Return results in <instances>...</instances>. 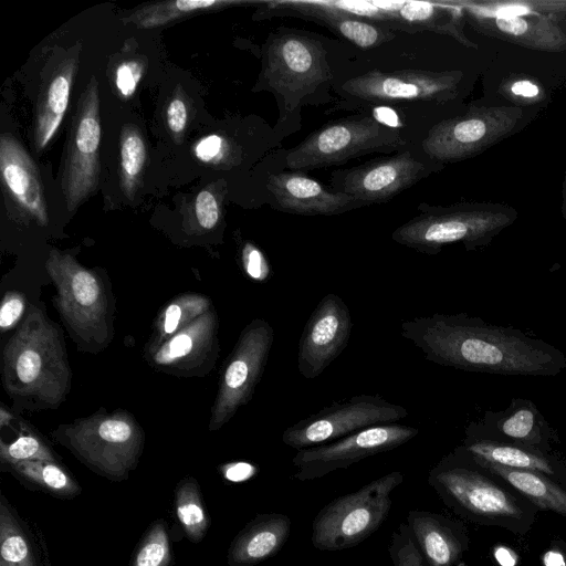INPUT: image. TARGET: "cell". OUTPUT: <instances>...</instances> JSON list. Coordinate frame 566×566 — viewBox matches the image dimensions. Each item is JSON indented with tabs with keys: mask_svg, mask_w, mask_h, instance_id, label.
Returning <instances> with one entry per match:
<instances>
[{
	"mask_svg": "<svg viewBox=\"0 0 566 566\" xmlns=\"http://www.w3.org/2000/svg\"><path fill=\"white\" fill-rule=\"evenodd\" d=\"M99 142L98 82L92 75L77 102L66 139L61 186L69 211L75 210L98 186Z\"/></svg>",
	"mask_w": 566,
	"mask_h": 566,
	"instance_id": "cell-11",
	"label": "cell"
},
{
	"mask_svg": "<svg viewBox=\"0 0 566 566\" xmlns=\"http://www.w3.org/2000/svg\"><path fill=\"white\" fill-rule=\"evenodd\" d=\"M474 459L509 482L539 511H551L566 518V489L556 479L538 471L505 468Z\"/></svg>",
	"mask_w": 566,
	"mask_h": 566,
	"instance_id": "cell-26",
	"label": "cell"
},
{
	"mask_svg": "<svg viewBox=\"0 0 566 566\" xmlns=\"http://www.w3.org/2000/svg\"><path fill=\"white\" fill-rule=\"evenodd\" d=\"M290 516L279 512L256 514L233 537L227 553L229 566H254L276 555L291 534Z\"/></svg>",
	"mask_w": 566,
	"mask_h": 566,
	"instance_id": "cell-23",
	"label": "cell"
},
{
	"mask_svg": "<svg viewBox=\"0 0 566 566\" xmlns=\"http://www.w3.org/2000/svg\"><path fill=\"white\" fill-rule=\"evenodd\" d=\"M406 524L428 566H458L470 548L465 524L449 515L411 510Z\"/></svg>",
	"mask_w": 566,
	"mask_h": 566,
	"instance_id": "cell-19",
	"label": "cell"
},
{
	"mask_svg": "<svg viewBox=\"0 0 566 566\" xmlns=\"http://www.w3.org/2000/svg\"><path fill=\"white\" fill-rule=\"evenodd\" d=\"M214 306L157 345H145L144 358L154 369L177 377H202L220 353Z\"/></svg>",
	"mask_w": 566,
	"mask_h": 566,
	"instance_id": "cell-13",
	"label": "cell"
},
{
	"mask_svg": "<svg viewBox=\"0 0 566 566\" xmlns=\"http://www.w3.org/2000/svg\"><path fill=\"white\" fill-rule=\"evenodd\" d=\"M240 263L245 276L256 283H265L272 276V266L253 242L245 241L240 249Z\"/></svg>",
	"mask_w": 566,
	"mask_h": 566,
	"instance_id": "cell-36",
	"label": "cell"
},
{
	"mask_svg": "<svg viewBox=\"0 0 566 566\" xmlns=\"http://www.w3.org/2000/svg\"><path fill=\"white\" fill-rule=\"evenodd\" d=\"M25 296L18 291H8L1 302L0 307V328L4 333L19 325L28 310Z\"/></svg>",
	"mask_w": 566,
	"mask_h": 566,
	"instance_id": "cell-39",
	"label": "cell"
},
{
	"mask_svg": "<svg viewBox=\"0 0 566 566\" xmlns=\"http://www.w3.org/2000/svg\"><path fill=\"white\" fill-rule=\"evenodd\" d=\"M332 77L321 42L298 32L277 31L269 36L261 78L282 98L286 109Z\"/></svg>",
	"mask_w": 566,
	"mask_h": 566,
	"instance_id": "cell-8",
	"label": "cell"
},
{
	"mask_svg": "<svg viewBox=\"0 0 566 566\" xmlns=\"http://www.w3.org/2000/svg\"><path fill=\"white\" fill-rule=\"evenodd\" d=\"M427 480L447 507L473 524L495 526L524 536L541 512L460 446L432 467Z\"/></svg>",
	"mask_w": 566,
	"mask_h": 566,
	"instance_id": "cell-3",
	"label": "cell"
},
{
	"mask_svg": "<svg viewBox=\"0 0 566 566\" xmlns=\"http://www.w3.org/2000/svg\"><path fill=\"white\" fill-rule=\"evenodd\" d=\"M171 548L167 523L156 520L138 542L129 566H171Z\"/></svg>",
	"mask_w": 566,
	"mask_h": 566,
	"instance_id": "cell-34",
	"label": "cell"
},
{
	"mask_svg": "<svg viewBox=\"0 0 566 566\" xmlns=\"http://www.w3.org/2000/svg\"><path fill=\"white\" fill-rule=\"evenodd\" d=\"M353 328L344 300L328 293L306 321L297 348V369L306 379L317 378L346 348Z\"/></svg>",
	"mask_w": 566,
	"mask_h": 566,
	"instance_id": "cell-16",
	"label": "cell"
},
{
	"mask_svg": "<svg viewBox=\"0 0 566 566\" xmlns=\"http://www.w3.org/2000/svg\"><path fill=\"white\" fill-rule=\"evenodd\" d=\"M400 334L427 360L465 371L549 377L566 369V356L555 346L467 313L417 316L401 323Z\"/></svg>",
	"mask_w": 566,
	"mask_h": 566,
	"instance_id": "cell-1",
	"label": "cell"
},
{
	"mask_svg": "<svg viewBox=\"0 0 566 566\" xmlns=\"http://www.w3.org/2000/svg\"><path fill=\"white\" fill-rule=\"evenodd\" d=\"M244 3L233 0H174L147 3L136 8L123 18L125 23H133L139 29H153L166 25L195 13L220 10L230 6Z\"/></svg>",
	"mask_w": 566,
	"mask_h": 566,
	"instance_id": "cell-28",
	"label": "cell"
},
{
	"mask_svg": "<svg viewBox=\"0 0 566 566\" xmlns=\"http://www.w3.org/2000/svg\"><path fill=\"white\" fill-rule=\"evenodd\" d=\"M403 481L402 472L392 471L324 505L312 522L313 546L336 552L367 539L387 520L391 495Z\"/></svg>",
	"mask_w": 566,
	"mask_h": 566,
	"instance_id": "cell-6",
	"label": "cell"
},
{
	"mask_svg": "<svg viewBox=\"0 0 566 566\" xmlns=\"http://www.w3.org/2000/svg\"><path fill=\"white\" fill-rule=\"evenodd\" d=\"M420 213L394 230L398 244L426 254H437L451 243L463 242L467 250L489 242L494 229L479 216L455 209L419 206Z\"/></svg>",
	"mask_w": 566,
	"mask_h": 566,
	"instance_id": "cell-14",
	"label": "cell"
},
{
	"mask_svg": "<svg viewBox=\"0 0 566 566\" xmlns=\"http://www.w3.org/2000/svg\"><path fill=\"white\" fill-rule=\"evenodd\" d=\"M419 429L399 423L377 424L338 440L296 451L292 464L297 481L323 478L369 457L397 449L412 440Z\"/></svg>",
	"mask_w": 566,
	"mask_h": 566,
	"instance_id": "cell-12",
	"label": "cell"
},
{
	"mask_svg": "<svg viewBox=\"0 0 566 566\" xmlns=\"http://www.w3.org/2000/svg\"><path fill=\"white\" fill-rule=\"evenodd\" d=\"M20 429L19 436L12 442L0 441L2 465L32 460L61 462L44 438L23 419H20Z\"/></svg>",
	"mask_w": 566,
	"mask_h": 566,
	"instance_id": "cell-33",
	"label": "cell"
},
{
	"mask_svg": "<svg viewBox=\"0 0 566 566\" xmlns=\"http://www.w3.org/2000/svg\"><path fill=\"white\" fill-rule=\"evenodd\" d=\"M174 507L186 537L191 543L201 542L211 521L200 486L193 476H186L177 483L174 491Z\"/></svg>",
	"mask_w": 566,
	"mask_h": 566,
	"instance_id": "cell-30",
	"label": "cell"
},
{
	"mask_svg": "<svg viewBox=\"0 0 566 566\" xmlns=\"http://www.w3.org/2000/svg\"><path fill=\"white\" fill-rule=\"evenodd\" d=\"M460 447L472 457L505 468L532 470L556 479L562 458L514 443L465 434Z\"/></svg>",
	"mask_w": 566,
	"mask_h": 566,
	"instance_id": "cell-25",
	"label": "cell"
},
{
	"mask_svg": "<svg viewBox=\"0 0 566 566\" xmlns=\"http://www.w3.org/2000/svg\"><path fill=\"white\" fill-rule=\"evenodd\" d=\"M405 144L399 129L376 116L348 117L313 132L289 151L286 164L298 171L325 168L366 154L392 151Z\"/></svg>",
	"mask_w": 566,
	"mask_h": 566,
	"instance_id": "cell-7",
	"label": "cell"
},
{
	"mask_svg": "<svg viewBox=\"0 0 566 566\" xmlns=\"http://www.w3.org/2000/svg\"><path fill=\"white\" fill-rule=\"evenodd\" d=\"M259 469L245 461L230 462L220 468L222 476L230 482H243L253 478Z\"/></svg>",
	"mask_w": 566,
	"mask_h": 566,
	"instance_id": "cell-42",
	"label": "cell"
},
{
	"mask_svg": "<svg viewBox=\"0 0 566 566\" xmlns=\"http://www.w3.org/2000/svg\"><path fill=\"white\" fill-rule=\"evenodd\" d=\"M51 434L86 468L112 481L128 479L145 444L144 429L130 412L122 409H99L59 424Z\"/></svg>",
	"mask_w": 566,
	"mask_h": 566,
	"instance_id": "cell-5",
	"label": "cell"
},
{
	"mask_svg": "<svg viewBox=\"0 0 566 566\" xmlns=\"http://www.w3.org/2000/svg\"><path fill=\"white\" fill-rule=\"evenodd\" d=\"M45 270L56 290L54 306L77 349L104 350L115 335V303L107 277L57 249L50 250Z\"/></svg>",
	"mask_w": 566,
	"mask_h": 566,
	"instance_id": "cell-4",
	"label": "cell"
},
{
	"mask_svg": "<svg viewBox=\"0 0 566 566\" xmlns=\"http://www.w3.org/2000/svg\"><path fill=\"white\" fill-rule=\"evenodd\" d=\"M144 65L138 60L123 61L115 71V85L119 95L129 98L143 76Z\"/></svg>",
	"mask_w": 566,
	"mask_h": 566,
	"instance_id": "cell-40",
	"label": "cell"
},
{
	"mask_svg": "<svg viewBox=\"0 0 566 566\" xmlns=\"http://www.w3.org/2000/svg\"><path fill=\"white\" fill-rule=\"evenodd\" d=\"M556 480L566 489V460L562 459L556 472Z\"/></svg>",
	"mask_w": 566,
	"mask_h": 566,
	"instance_id": "cell-45",
	"label": "cell"
},
{
	"mask_svg": "<svg viewBox=\"0 0 566 566\" xmlns=\"http://www.w3.org/2000/svg\"><path fill=\"white\" fill-rule=\"evenodd\" d=\"M0 566H36L31 542L3 495L0 502Z\"/></svg>",
	"mask_w": 566,
	"mask_h": 566,
	"instance_id": "cell-31",
	"label": "cell"
},
{
	"mask_svg": "<svg viewBox=\"0 0 566 566\" xmlns=\"http://www.w3.org/2000/svg\"><path fill=\"white\" fill-rule=\"evenodd\" d=\"M451 88V75L424 70H375L353 77L342 86L347 95L373 104L440 101Z\"/></svg>",
	"mask_w": 566,
	"mask_h": 566,
	"instance_id": "cell-17",
	"label": "cell"
},
{
	"mask_svg": "<svg viewBox=\"0 0 566 566\" xmlns=\"http://www.w3.org/2000/svg\"><path fill=\"white\" fill-rule=\"evenodd\" d=\"M426 172L424 163L406 150L336 170L331 182L333 190L371 205L391 199L423 178Z\"/></svg>",
	"mask_w": 566,
	"mask_h": 566,
	"instance_id": "cell-15",
	"label": "cell"
},
{
	"mask_svg": "<svg viewBox=\"0 0 566 566\" xmlns=\"http://www.w3.org/2000/svg\"><path fill=\"white\" fill-rule=\"evenodd\" d=\"M1 381L18 410L56 409L71 390L64 336L45 307L30 303L2 348Z\"/></svg>",
	"mask_w": 566,
	"mask_h": 566,
	"instance_id": "cell-2",
	"label": "cell"
},
{
	"mask_svg": "<svg viewBox=\"0 0 566 566\" xmlns=\"http://www.w3.org/2000/svg\"><path fill=\"white\" fill-rule=\"evenodd\" d=\"M76 70V57L67 56L54 65L42 81L33 129L38 151L48 146L63 120Z\"/></svg>",
	"mask_w": 566,
	"mask_h": 566,
	"instance_id": "cell-24",
	"label": "cell"
},
{
	"mask_svg": "<svg viewBox=\"0 0 566 566\" xmlns=\"http://www.w3.org/2000/svg\"><path fill=\"white\" fill-rule=\"evenodd\" d=\"M512 92L515 95L534 97L538 94V87L530 81L521 80L512 85Z\"/></svg>",
	"mask_w": 566,
	"mask_h": 566,
	"instance_id": "cell-44",
	"label": "cell"
},
{
	"mask_svg": "<svg viewBox=\"0 0 566 566\" xmlns=\"http://www.w3.org/2000/svg\"><path fill=\"white\" fill-rule=\"evenodd\" d=\"M497 28L510 34L518 35L526 31L527 22L517 15H500L496 19Z\"/></svg>",
	"mask_w": 566,
	"mask_h": 566,
	"instance_id": "cell-43",
	"label": "cell"
},
{
	"mask_svg": "<svg viewBox=\"0 0 566 566\" xmlns=\"http://www.w3.org/2000/svg\"><path fill=\"white\" fill-rule=\"evenodd\" d=\"M220 205L216 193L210 189L201 190L195 201V214L203 230H213L220 221Z\"/></svg>",
	"mask_w": 566,
	"mask_h": 566,
	"instance_id": "cell-38",
	"label": "cell"
},
{
	"mask_svg": "<svg viewBox=\"0 0 566 566\" xmlns=\"http://www.w3.org/2000/svg\"><path fill=\"white\" fill-rule=\"evenodd\" d=\"M274 15H294L326 25L334 33L363 49L389 41L394 32L380 24L360 20L338 8L334 1L264 2Z\"/></svg>",
	"mask_w": 566,
	"mask_h": 566,
	"instance_id": "cell-22",
	"label": "cell"
},
{
	"mask_svg": "<svg viewBox=\"0 0 566 566\" xmlns=\"http://www.w3.org/2000/svg\"><path fill=\"white\" fill-rule=\"evenodd\" d=\"M212 307L211 300L200 293H184L175 296L158 312L154 333L147 344H160Z\"/></svg>",
	"mask_w": 566,
	"mask_h": 566,
	"instance_id": "cell-29",
	"label": "cell"
},
{
	"mask_svg": "<svg viewBox=\"0 0 566 566\" xmlns=\"http://www.w3.org/2000/svg\"><path fill=\"white\" fill-rule=\"evenodd\" d=\"M227 148V142L221 136L211 134L197 143L195 146V155L203 163H213L223 157Z\"/></svg>",
	"mask_w": 566,
	"mask_h": 566,
	"instance_id": "cell-41",
	"label": "cell"
},
{
	"mask_svg": "<svg viewBox=\"0 0 566 566\" xmlns=\"http://www.w3.org/2000/svg\"><path fill=\"white\" fill-rule=\"evenodd\" d=\"M388 554L394 566H428L419 553L406 523L391 534Z\"/></svg>",
	"mask_w": 566,
	"mask_h": 566,
	"instance_id": "cell-35",
	"label": "cell"
},
{
	"mask_svg": "<svg viewBox=\"0 0 566 566\" xmlns=\"http://www.w3.org/2000/svg\"><path fill=\"white\" fill-rule=\"evenodd\" d=\"M273 340L274 329L263 318L252 319L241 331L220 373L209 419L210 431L221 429L239 408L250 402L262 378Z\"/></svg>",
	"mask_w": 566,
	"mask_h": 566,
	"instance_id": "cell-9",
	"label": "cell"
},
{
	"mask_svg": "<svg viewBox=\"0 0 566 566\" xmlns=\"http://www.w3.org/2000/svg\"><path fill=\"white\" fill-rule=\"evenodd\" d=\"M408 410L378 395H356L336 401L287 427L282 433L285 446L296 451L325 444L365 428L396 423Z\"/></svg>",
	"mask_w": 566,
	"mask_h": 566,
	"instance_id": "cell-10",
	"label": "cell"
},
{
	"mask_svg": "<svg viewBox=\"0 0 566 566\" xmlns=\"http://www.w3.org/2000/svg\"><path fill=\"white\" fill-rule=\"evenodd\" d=\"M0 171L4 190L19 211L39 226H46L48 208L39 169L12 136L0 138Z\"/></svg>",
	"mask_w": 566,
	"mask_h": 566,
	"instance_id": "cell-20",
	"label": "cell"
},
{
	"mask_svg": "<svg viewBox=\"0 0 566 566\" xmlns=\"http://www.w3.org/2000/svg\"><path fill=\"white\" fill-rule=\"evenodd\" d=\"M189 108L187 98L180 86L174 91L165 111V119L171 137L178 144L181 143L187 129Z\"/></svg>",
	"mask_w": 566,
	"mask_h": 566,
	"instance_id": "cell-37",
	"label": "cell"
},
{
	"mask_svg": "<svg viewBox=\"0 0 566 566\" xmlns=\"http://www.w3.org/2000/svg\"><path fill=\"white\" fill-rule=\"evenodd\" d=\"M19 481L60 499L81 494V486L62 462L48 460L23 461L2 465Z\"/></svg>",
	"mask_w": 566,
	"mask_h": 566,
	"instance_id": "cell-27",
	"label": "cell"
},
{
	"mask_svg": "<svg viewBox=\"0 0 566 566\" xmlns=\"http://www.w3.org/2000/svg\"><path fill=\"white\" fill-rule=\"evenodd\" d=\"M268 188L279 210L302 216H334L365 206L357 199L325 188L301 172L269 177Z\"/></svg>",
	"mask_w": 566,
	"mask_h": 566,
	"instance_id": "cell-21",
	"label": "cell"
},
{
	"mask_svg": "<svg viewBox=\"0 0 566 566\" xmlns=\"http://www.w3.org/2000/svg\"><path fill=\"white\" fill-rule=\"evenodd\" d=\"M119 150L120 189L128 199H133L142 185L147 159L145 139L135 125H126L122 128Z\"/></svg>",
	"mask_w": 566,
	"mask_h": 566,
	"instance_id": "cell-32",
	"label": "cell"
},
{
	"mask_svg": "<svg viewBox=\"0 0 566 566\" xmlns=\"http://www.w3.org/2000/svg\"><path fill=\"white\" fill-rule=\"evenodd\" d=\"M465 434L518 444L552 453L558 436L536 405L528 399L513 398L501 411H485L480 421L471 422Z\"/></svg>",
	"mask_w": 566,
	"mask_h": 566,
	"instance_id": "cell-18",
	"label": "cell"
}]
</instances>
